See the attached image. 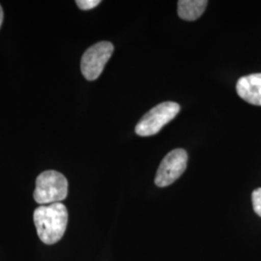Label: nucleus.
Listing matches in <instances>:
<instances>
[{
	"mask_svg": "<svg viewBox=\"0 0 261 261\" xmlns=\"http://www.w3.org/2000/svg\"><path fill=\"white\" fill-rule=\"evenodd\" d=\"M33 220L41 241L47 245H54L65 233L68 211L61 202L41 205L34 211Z\"/></svg>",
	"mask_w": 261,
	"mask_h": 261,
	"instance_id": "1",
	"label": "nucleus"
},
{
	"mask_svg": "<svg viewBox=\"0 0 261 261\" xmlns=\"http://www.w3.org/2000/svg\"><path fill=\"white\" fill-rule=\"evenodd\" d=\"M68 196V181L56 170L42 172L36 179L34 199L40 205H48L64 200Z\"/></svg>",
	"mask_w": 261,
	"mask_h": 261,
	"instance_id": "2",
	"label": "nucleus"
},
{
	"mask_svg": "<svg viewBox=\"0 0 261 261\" xmlns=\"http://www.w3.org/2000/svg\"><path fill=\"white\" fill-rule=\"evenodd\" d=\"M180 112V106L174 102H165L154 107L142 116L136 126V133L140 137L158 134L164 126L171 121Z\"/></svg>",
	"mask_w": 261,
	"mask_h": 261,
	"instance_id": "3",
	"label": "nucleus"
},
{
	"mask_svg": "<svg viewBox=\"0 0 261 261\" xmlns=\"http://www.w3.org/2000/svg\"><path fill=\"white\" fill-rule=\"evenodd\" d=\"M114 47L111 42H99L89 47L83 56L81 69L87 81L97 80L112 57Z\"/></svg>",
	"mask_w": 261,
	"mask_h": 261,
	"instance_id": "4",
	"label": "nucleus"
},
{
	"mask_svg": "<svg viewBox=\"0 0 261 261\" xmlns=\"http://www.w3.org/2000/svg\"><path fill=\"white\" fill-rule=\"evenodd\" d=\"M188 164V154L184 149H174L170 151L163 159L159 167L155 184L158 187H168L174 183L186 170Z\"/></svg>",
	"mask_w": 261,
	"mask_h": 261,
	"instance_id": "5",
	"label": "nucleus"
},
{
	"mask_svg": "<svg viewBox=\"0 0 261 261\" xmlns=\"http://www.w3.org/2000/svg\"><path fill=\"white\" fill-rule=\"evenodd\" d=\"M240 98L251 105L261 106V74L245 75L236 84Z\"/></svg>",
	"mask_w": 261,
	"mask_h": 261,
	"instance_id": "6",
	"label": "nucleus"
},
{
	"mask_svg": "<svg viewBox=\"0 0 261 261\" xmlns=\"http://www.w3.org/2000/svg\"><path fill=\"white\" fill-rule=\"evenodd\" d=\"M206 0H180L178 1V16L185 20H196L205 11Z\"/></svg>",
	"mask_w": 261,
	"mask_h": 261,
	"instance_id": "7",
	"label": "nucleus"
},
{
	"mask_svg": "<svg viewBox=\"0 0 261 261\" xmlns=\"http://www.w3.org/2000/svg\"><path fill=\"white\" fill-rule=\"evenodd\" d=\"M252 207L256 214L261 217V188L253 191L252 195Z\"/></svg>",
	"mask_w": 261,
	"mask_h": 261,
	"instance_id": "8",
	"label": "nucleus"
},
{
	"mask_svg": "<svg viewBox=\"0 0 261 261\" xmlns=\"http://www.w3.org/2000/svg\"><path fill=\"white\" fill-rule=\"evenodd\" d=\"M75 3L80 9L86 11V10H91L97 7L101 3V1L100 0H77L75 1Z\"/></svg>",
	"mask_w": 261,
	"mask_h": 261,
	"instance_id": "9",
	"label": "nucleus"
},
{
	"mask_svg": "<svg viewBox=\"0 0 261 261\" xmlns=\"http://www.w3.org/2000/svg\"><path fill=\"white\" fill-rule=\"evenodd\" d=\"M2 20H3V10H2V7L0 5V27L2 24Z\"/></svg>",
	"mask_w": 261,
	"mask_h": 261,
	"instance_id": "10",
	"label": "nucleus"
}]
</instances>
